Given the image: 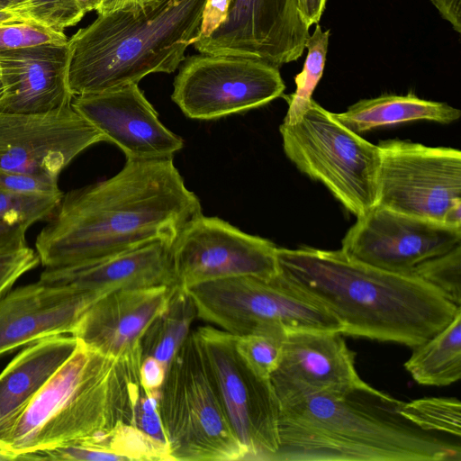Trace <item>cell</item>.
Returning <instances> with one entry per match:
<instances>
[{"label":"cell","instance_id":"obj_28","mask_svg":"<svg viewBox=\"0 0 461 461\" xmlns=\"http://www.w3.org/2000/svg\"><path fill=\"white\" fill-rule=\"evenodd\" d=\"M287 333L269 332L234 336L236 349L259 375L270 378L276 369Z\"/></svg>","mask_w":461,"mask_h":461},{"label":"cell","instance_id":"obj_22","mask_svg":"<svg viewBox=\"0 0 461 461\" xmlns=\"http://www.w3.org/2000/svg\"><path fill=\"white\" fill-rule=\"evenodd\" d=\"M77 345L71 334L30 343L0 373V447L5 448L18 420Z\"/></svg>","mask_w":461,"mask_h":461},{"label":"cell","instance_id":"obj_24","mask_svg":"<svg viewBox=\"0 0 461 461\" xmlns=\"http://www.w3.org/2000/svg\"><path fill=\"white\" fill-rule=\"evenodd\" d=\"M404 367L421 385L447 386L461 378V309L444 329L412 348Z\"/></svg>","mask_w":461,"mask_h":461},{"label":"cell","instance_id":"obj_36","mask_svg":"<svg viewBox=\"0 0 461 461\" xmlns=\"http://www.w3.org/2000/svg\"><path fill=\"white\" fill-rule=\"evenodd\" d=\"M33 222L11 217L0 220V250H14L27 247L25 231Z\"/></svg>","mask_w":461,"mask_h":461},{"label":"cell","instance_id":"obj_1","mask_svg":"<svg viewBox=\"0 0 461 461\" xmlns=\"http://www.w3.org/2000/svg\"><path fill=\"white\" fill-rule=\"evenodd\" d=\"M202 213L173 158L127 159L113 176L63 195L36 238L45 268L94 263L155 240L172 242Z\"/></svg>","mask_w":461,"mask_h":461},{"label":"cell","instance_id":"obj_9","mask_svg":"<svg viewBox=\"0 0 461 461\" xmlns=\"http://www.w3.org/2000/svg\"><path fill=\"white\" fill-rule=\"evenodd\" d=\"M194 334L246 460L271 461L279 447V404L270 378L247 364L234 335L209 325Z\"/></svg>","mask_w":461,"mask_h":461},{"label":"cell","instance_id":"obj_44","mask_svg":"<svg viewBox=\"0 0 461 461\" xmlns=\"http://www.w3.org/2000/svg\"><path fill=\"white\" fill-rule=\"evenodd\" d=\"M23 0H0V8L8 12H12L19 6Z\"/></svg>","mask_w":461,"mask_h":461},{"label":"cell","instance_id":"obj_6","mask_svg":"<svg viewBox=\"0 0 461 461\" xmlns=\"http://www.w3.org/2000/svg\"><path fill=\"white\" fill-rule=\"evenodd\" d=\"M158 411L171 460H246L194 331L167 366Z\"/></svg>","mask_w":461,"mask_h":461},{"label":"cell","instance_id":"obj_41","mask_svg":"<svg viewBox=\"0 0 461 461\" xmlns=\"http://www.w3.org/2000/svg\"><path fill=\"white\" fill-rule=\"evenodd\" d=\"M153 0H101L97 8L98 15L108 14L119 10L145 5Z\"/></svg>","mask_w":461,"mask_h":461},{"label":"cell","instance_id":"obj_46","mask_svg":"<svg viewBox=\"0 0 461 461\" xmlns=\"http://www.w3.org/2000/svg\"><path fill=\"white\" fill-rule=\"evenodd\" d=\"M4 83H3V79H2V74H1V70H0V101L4 95Z\"/></svg>","mask_w":461,"mask_h":461},{"label":"cell","instance_id":"obj_40","mask_svg":"<svg viewBox=\"0 0 461 461\" xmlns=\"http://www.w3.org/2000/svg\"><path fill=\"white\" fill-rule=\"evenodd\" d=\"M327 0H297L300 14L310 28L317 24L324 12Z\"/></svg>","mask_w":461,"mask_h":461},{"label":"cell","instance_id":"obj_3","mask_svg":"<svg viewBox=\"0 0 461 461\" xmlns=\"http://www.w3.org/2000/svg\"><path fill=\"white\" fill-rule=\"evenodd\" d=\"M372 386L279 402L271 461H460V438L423 429Z\"/></svg>","mask_w":461,"mask_h":461},{"label":"cell","instance_id":"obj_14","mask_svg":"<svg viewBox=\"0 0 461 461\" xmlns=\"http://www.w3.org/2000/svg\"><path fill=\"white\" fill-rule=\"evenodd\" d=\"M461 245V228L375 206L348 230L340 250L389 272L411 275L420 263Z\"/></svg>","mask_w":461,"mask_h":461},{"label":"cell","instance_id":"obj_13","mask_svg":"<svg viewBox=\"0 0 461 461\" xmlns=\"http://www.w3.org/2000/svg\"><path fill=\"white\" fill-rule=\"evenodd\" d=\"M101 141L72 104L44 113L0 112V170L58 181L77 155Z\"/></svg>","mask_w":461,"mask_h":461},{"label":"cell","instance_id":"obj_26","mask_svg":"<svg viewBox=\"0 0 461 461\" xmlns=\"http://www.w3.org/2000/svg\"><path fill=\"white\" fill-rule=\"evenodd\" d=\"M330 30L323 31L317 23L305 43L308 50L303 70L295 76V91L285 96L288 109L284 122H296L309 107L312 94L319 84L325 67L329 46Z\"/></svg>","mask_w":461,"mask_h":461},{"label":"cell","instance_id":"obj_38","mask_svg":"<svg viewBox=\"0 0 461 461\" xmlns=\"http://www.w3.org/2000/svg\"><path fill=\"white\" fill-rule=\"evenodd\" d=\"M167 367L153 357L141 359L140 384L148 393H159L166 377Z\"/></svg>","mask_w":461,"mask_h":461},{"label":"cell","instance_id":"obj_4","mask_svg":"<svg viewBox=\"0 0 461 461\" xmlns=\"http://www.w3.org/2000/svg\"><path fill=\"white\" fill-rule=\"evenodd\" d=\"M140 364L139 358L107 357L77 339L71 356L25 409L5 448L23 460L72 443L110 452L114 433L134 425Z\"/></svg>","mask_w":461,"mask_h":461},{"label":"cell","instance_id":"obj_15","mask_svg":"<svg viewBox=\"0 0 461 461\" xmlns=\"http://www.w3.org/2000/svg\"><path fill=\"white\" fill-rule=\"evenodd\" d=\"M309 29L297 0H230L225 22L194 45L200 53L258 59L280 68L301 58Z\"/></svg>","mask_w":461,"mask_h":461},{"label":"cell","instance_id":"obj_30","mask_svg":"<svg viewBox=\"0 0 461 461\" xmlns=\"http://www.w3.org/2000/svg\"><path fill=\"white\" fill-rule=\"evenodd\" d=\"M11 13L20 21H33L59 32L84 16L76 0H23Z\"/></svg>","mask_w":461,"mask_h":461},{"label":"cell","instance_id":"obj_18","mask_svg":"<svg viewBox=\"0 0 461 461\" xmlns=\"http://www.w3.org/2000/svg\"><path fill=\"white\" fill-rule=\"evenodd\" d=\"M98 299L93 292L41 281L10 290L0 298V357L48 337L72 334Z\"/></svg>","mask_w":461,"mask_h":461},{"label":"cell","instance_id":"obj_23","mask_svg":"<svg viewBox=\"0 0 461 461\" xmlns=\"http://www.w3.org/2000/svg\"><path fill=\"white\" fill-rule=\"evenodd\" d=\"M334 117L352 131L361 134L371 130L414 121L442 124L459 119L460 110L442 102L421 99L413 94L382 95L362 99Z\"/></svg>","mask_w":461,"mask_h":461},{"label":"cell","instance_id":"obj_43","mask_svg":"<svg viewBox=\"0 0 461 461\" xmlns=\"http://www.w3.org/2000/svg\"><path fill=\"white\" fill-rule=\"evenodd\" d=\"M23 460V456L0 447V461Z\"/></svg>","mask_w":461,"mask_h":461},{"label":"cell","instance_id":"obj_21","mask_svg":"<svg viewBox=\"0 0 461 461\" xmlns=\"http://www.w3.org/2000/svg\"><path fill=\"white\" fill-rule=\"evenodd\" d=\"M170 247V241L155 240L104 260L45 268L39 281L74 286L100 298L123 289L176 285Z\"/></svg>","mask_w":461,"mask_h":461},{"label":"cell","instance_id":"obj_7","mask_svg":"<svg viewBox=\"0 0 461 461\" xmlns=\"http://www.w3.org/2000/svg\"><path fill=\"white\" fill-rule=\"evenodd\" d=\"M290 161L321 183L357 218L376 205L380 151L313 99L294 123L279 127Z\"/></svg>","mask_w":461,"mask_h":461},{"label":"cell","instance_id":"obj_37","mask_svg":"<svg viewBox=\"0 0 461 461\" xmlns=\"http://www.w3.org/2000/svg\"><path fill=\"white\" fill-rule=\"evenodd\" d=\"M230 5V0H205L202 13L199 39L209 36L225 22Z\"/></svg>","mask_w":461,"mask_h":461},{"label":"cell","instance_id":"obj_42","mask_svg":"<svg viewBox=\"0 0 461 461\" xmlns=\"http://www.w3.org/2000/svg\"><path fill=\"white\" fill-rule=\"evenodd\" d=\"M76 2L84 15L90 11L97 10L101 4V0H76Z\"/></svg>","mask_w":461,"mask_h":461},{"label":"cell","instance_id":"obj_5","mask_svg":"<svg viewBox=\"0 0 461 461\" xmlns=\"http://www.w3.org/2000/svg\"><path fill=\"white\" fill-rule=\"evenodd\" d=\"M205 0H153L98 17L68 41L73 96L174 72L200 37Z\"/></svg>","mask_w":461,"mask_h":461},{"label":"cell","instance_id":"obj_19","mask_svg":"<svg viewBox=\"0 0 461 461\" xmlns=\"http://www.w3.org/2000/svg\"><path fill=\"white\" fill-rule=\"evenodd\" d=\"M176 286L123 289L108 294L86 311L71 335L107 357L141 359V338L167 307Z\"/></svg>","mask_w":461,"mask_h":461},{"label":"cell","instance_id":"obj_16","mask_svg":"<svg viewBox=\"0 0 461 461\" xmlns=\"http://www.w3.org/2000/svg\"><path fill=\"white\" fill-rule=\"evenodd\" d=\"M72 106L131 160L173 158L184 140L159 121L138 84L74 96Z\"/></svg>","mask_w":461,"mask_h":461},{"label":"cell","instance_id":"obj_17","mask_svg":"<svg viewBox=\"0 0 461 461\" xmlns=\"http://www.w3.org/2000/svg\"><path fill=\"white\" fill-rule=\"evenodd\" d=\"M356 353L333 330L287 333L280 362L270 375L278 403L316 392L368 387L356 369Z\"/></svg>","mask_w":461,"mask_h":461},{"label":"cell","instance_id":"obj_25","mask_svg":"<svg viewBox=\"0 0 461 461\" xmlns=\"http://www.w3.org/2000/svg\"><path fill=\"white\" fill-rule=\"evenodd\" d=\"M196 310L187 293L176 286L167 307L148 327L140 340L141 359L153 357L167 368L190 334Z\"/></svg>","mask_w":461,"mask_h":461},{"label":"cell","instance_id":"obj_45","mask_svg":"<svg viewBox=\"0 0 461 461\" xmlns=\"http://www.w3.org/2000/svg\"><path fill=\"white\" fill-rule=\"evenodd\" d=\"M14 21H20V20L15 15H14L12 13L0 8V24L14 22Z\"/></svg>","mask_w":461,"mask_h":461},{"label":"cell","instance_id":"obj_33","mask_svg":"<svg viewBox=\"0 0 461 461\" xmlns=\"http://www.w3.org/2000/svg\"><path fill=\"white\" fill-rule=\"evenodd\" d=\"M40 258L33 249L25 247L14 250H0V298L26 272L33 269Z\"/></svg>","mask_w":461,"mask_h":461},{"label":"cell","instance_id":"obj_10","mask_svg":"<svg viewBox=\"0 0 461 461\" xmlns=\"http://www.w3.org/2000/svg\"><path fill=\"white\" fill-rule=\"evenodd\" d=\"M377 146L376 205L443 223L447 210L461 202L460 151L401 140Z\"/></svg>","mask_w":461,"mask_h":461},{"label":"cell","instance_id":"obj_11","mask_svg":"<svg viewBox=\"0 0 461 461\" xmlns=\"http://www.w3.org/2000/svg\"><path fill=\"white\" fill-rule=\"evenodd\" d=\"M285 89L279 68L267 61L201 53L179 70L171 98L186 117L208 121L264 106Z\"/></svg>","mask_w":461,"mask_h":461},{"label":"cell","instance_id":"obj_35","mask_svg":"<svg viewBox=\"0 0 461 461\" xmlns=\"http://www.w3.org/2000/svg\"><path fill=\"white\" fill-rule=\"evenodd\" d=\"M0 187L23 194L57 195L63 194L57 180L4 170H0Z\"/></svg>","mask_w":461,"mask_h":461},{"label":"cell","instance_id":"obj_32","mask_svg":"<svg viewBox=\"0 0 461 461\" xmlns=\"http://www.w3.org/2000/svg\"><path fill=\"white\" fill-rule=\"evenodd\" d=\"M64 194L57 195L23 194L0 187V220L16 217L33 223L50 219Z\"/></svg>","mask_w":461,"mask_h":461},{"label":"cell","instance_id":"obj_2","mask_svg":"<svg viewBox=\"0 0 461 461\" xmlns=\"http://www.w3.org/2000/svg\"><path fill=\"white\" fill-rule=\"evenodd\" d=\"M279 276L323 306L342 335L414 348L461 309L414 275L389 272L339 250L277 248Z\"/></svg>","mask_w":461,"mask_h":461},{"label":"cell","instance_id":"obj_12","mask_svg":"<svg viewBox=\"0 0 461 461\" xmlns=\"http://www.w3.org/2000/svg\"><path fill=\"white\" fill-rule=\"evenodd\" d=\"M276 249L267 239L200 213L188 221L171 242L176 286L185 290L236 276L273 279L279 274Z\"/></svg>","mask_w":461,"mask_h":461},{"label":"cell","instance_id":"obj_29","mask_svg":"<svg viewBox=\"0 0 461 461\" xmlns=\"http://www.w3.org/2000/svg\"><path fill=\"white\" fill-rule=\"evenodd\" d=\"M411 275L435 286L461 307V245L420 263Z\"/></svg>","mask_w":461,"mask_h":461},{"label":"cell","instance_id":"obj_34","mask_svg":"<svg viewBox=\"0 0 461 461\" xmlns=\"http://www.w3.org/2000/svg\"><path fill=\"white\" fill-rule=\"evenodd\" d=\"M158 393H148L140 390L133 413V424L153 439L167 446L165 431L158 411Z\"/></svg>","mask_w":461,"mask_h":461},{"label":"cell","instance_id":"obj_31","mask_svg":"<svg viewBox=\"0 0 461 461\" xmlns=\"http://www.w3.org/2000/svg\"><path fill=\"white\" fill-rule=\"evenodd\" d=\"M68 41L64 32L33 21L22 20L0 24V51L42 44H65Z\"/></svg>","mask_w":461,"mask_h":461},{"label":"cell","instance_id":"obj_8","mask_svg":"<svg viewBox=\"0 0 461 461\" xmlns=\"http://www.w3.org/2000/svg\"><path fill=\"white\" fill-rule=\"evenodd\" d=\"M185 291L194 304L197 317L234 336L342 331V325L332 314L279 274L270 280L253 276L219 279Z\"/></svg>","mask_w":461,"mask_h":461},{"label":"cell","instance_id":"obj_27","mask_svg":"<svg viewBox=\"0 0 461 461\" xmlns=\"http://www.w3.org/2000/svg\"><path fill=\"white\" fill-rule=\"evenodd\" d=\"M401 412L423 429L461 437V404L456 398L430 397L402 402Z\"/></svg>","mask_w":461,"mask_h":461},{"label":"cell","instance_id":"obj_20","mask_svg":"<svg viewBox=\"0 0 461 461\" xmlns=\"http://www.w3.org/2000/svg\"><path fill=\"white\" fill-rule=\"evenodd\" d=\"M68 61V42L0 51V112L44 113L71 104Z\"/></svg>","mask_w":461,"mask_h":461},{"label":"cell","instance_id":"obj_39","mask_svg":"<svg viewBox=\"0 0 461 461\" xmlns=\"http://www.w3.org/2000/svg\"><path fill=\"white\" fill-rule=\"evenodd\" d=\"M443 19L447 21L453 29L461 32V0H431Z\"/></svg>","mask_w":461,"mask_h":461}]
</instances>
